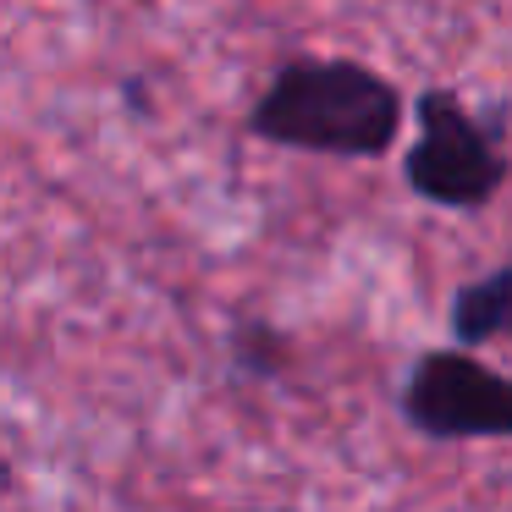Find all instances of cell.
Returning <instances> with one entry per match:
<instances>
[{
    "label": "cell",
    "instance_id": "4",
    "mask_svg": "<svg viewBox=\"0 0 512 512\" xmlns=\"http://www.w3.org/2000/svg\"><path fill=\"white\" fill-rule=\"evenodd\" d=\"M446 325H452L457 347H468V353L490 342H512V259L463 281L446 303Z\"/></svg>",
    "mask_w": 512,
    "mask_h": 512
},
{
    "label": "cell",
    "instance_id": "5",
    "mask_svg": "<svg viewBox=\"0 0 512 512\" xmlns=\"http://www.w3.org/2000/svg\"><path fill=\"white\" fill-rule=\"evenodd\" d=\"M226 358H232V375L243 380H281L298 358V347L276 320H237L226 336Z\"/></svg>",
    "mask_w": 512,
    "mask_h": 512
},
{
    "label": "cell",
    "instance_id": "7",
    "mask_svg": "<svg viewBox=\"0 0 512 512\" xmlns=\"http://www.w3.org/2000/svg\"><path fill=\"white\" fill-rule=\"evenodd\" d=\"M6 479H12V468H6V463H0V490H6Z\"/></svg>",
    "mask_w": 512,
    "mask_h": 512
},
{
    "label": "cell",
    "instance_id": "2",
    "mask_svg": "<svg viewBox=\"0 0 512 512\" xmlns=\"http://www.w3.org/2000/svg\"><path fill=\"white\" fill-rule=\"evenodd\" d=\"M413 111V144L402 149V182L413 199L435 204V210H485L512 177L507 138H501V116H479L457 89L435 83L419 100H408Z\"/></svg>",
    "mask_w": 512,
    "mask_h": 512
},
{
    "label": "cell",
    "instance_id": "6",
    "mask_svg": "<svg viewBox=\"0 0 512 512\" xmlns=\"http://www.w3.org/2000/svg\"><path fill=\"white\" fill-rule=\"evenodd\" d=\"M237 512H287V507H237Z\"/></svg>",
    "mask_w": 512,
    "mask_h": 512
},
{
    "label": "cell",
    "instance_id": "3",
    "mask_svg": "<svg viewBox=\"0 0 512 512\" xmlns=\"http://www.w3.org/2000/svg\"><path fill=\"white\" fill-rule=\"evenodd\" d=\"M397 413L413 435L441 446L512 441V375L468 347H430L402 375Z\"/></svg>",
    "mask_w": 512,
    "mask_h": 512
},
{
    "label": "cell",
    "instance_id": "1",
    "mask_svg": "<svg viewBox=\"0 0 512 512\" xmlns=\"http://www.w3.org/2000/svg\"><path fill=\"white\" fill-rule=\"evenodd\" d=\"M402 122L408 94L353 56H287L248 105V138L325 160H386Z\"/></svg>",
    "mask_w": 512,
    "mask_h": 512
}]
</instances>
